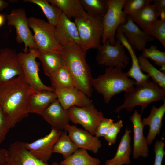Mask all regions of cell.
I'll return each mask as SVG.
<instances>
[{
	"label": "cell",
	"mask_w": 165,
	"mask_h": 165,
	"mask_svg": "<svg viewBox=\"0 0 165 165\" xmlns=\"http://www.w3.org/2000/svg\"><path fill=\"white\" fill-rule=\"evenodd\" d=\"M39 52L38 58L41 62L45 74L49 77L63 66L61 53Z\"/></svg>",
	"instance_id": "4316f807"
},
{
	"label": "cell",
	"mask_w": 165,
	"mask_h": 165,
	"mask_svg": "<svg viewBox=\"0 0 165 165\" xmlns=\"http://www.w3.org/2000/svg\"><path fill=\"white\" fill-rule=\"evenodd\" d=\"M38 50H30L27 53H18V60L21 67L23 76L26 82L37 91H54L51 86H47L41 81L39 76V64L36 59L39 54Z\"/></svg>",
	"instance_id": "52a82bcc"
},
{
	"label": "cell",
	"mask_w": 165,
	"mask_h": 165,
	"mask_svg": "<svg viewBox=\"0 0 165 165\" xmlns=\"http://www.w3.org/2000/svg\"><path fill=\"white\" fill-rule=\"evenodd\" d=\"M42 116L52 128L61 131L64 129L70 121L67 110L63 107L57 99L49 105Z\"/></svg>",
	"instance_id": "ffe728a7"
},
{
	"label": "cell",
	"mask_w": 165,
	"mask_h": 165,
	"mask_svg": "<svg viewBox=\"0 0 165 165\" xmlns=\"http://www.w3.org/2000/svg\"><path fill=\"white\" fill-rule=\"evenodd\" d=\"M8 151L6 162L2 165H60L56 162L49 164L38 160L25 148L23 142L11 144Z\"/></svg>",
	"instance_id": "9a60e30c"
},
{
	"label": "cell",
	"mask_w": 165,
	"mask_h": 165,
	"mask_svg": "<svg viewBox=\"0 0 165 165\" xmlns=\"http://www.w3.org/2000/svg\"><path fill=\"white\" fill-rule=\"evenodd\" d=\"M123 126V122L121 120H120L114 123L109 128L104 137L109 146L116 143L118 134Z\"/></svg>",
	"instance_id": "8d00e7d4"
},
{
	"label": "cell",
	"mask_w": 165,
	"mask_h": 165,
	"mask_svg": "<svg viewBox=\"0 0 165 165\" xmlns=\"http://www.w3.org/2000/svg\"><path fill=\"white\" fill-rule=\"evenodd\" d=\"M160 100L165 101V90L153 81H150L145 85L136 86L125 92L123 103L114 112H119L124 108L131 111L136 106L139 105L142 112L150 103Z\"/></svg>",
	"instance_id": "277c9868"
},
{
	"label": "cell",
	"mask_w": 165,
	"mask_h": 165,
	"mask_svg": "<svg viewBox=\"0 0 165 165\" xmlns=\"http://www.w3.org/2000/svg\"><path fill=\"white\" fill-rule=\"evenodd\" d=\"M85 11L90 15L103 17L108 7V0H79Z\"/></svg>",
	"instance_id": "d6a6232c"
},
{
	"label": "cell",
	"mask_w": 165,
	"mask_h": 165,
	"mask_svg": "<svg viewBox=\"0 0 165 165\" xmlns=\"http://www.w3.org/2000/svg\"><path fill=\"white\" fill-rule=\"evenodd\" d=\"M8 152V150L5 149H0V165L6 162Z\"/></svg>",
	"instance_id": "b9f144b4"
},
{
	"label": "cell",
	"mask_w": 165,
	"mask_h": 165,
	"mask_svg": "<svg viewBox=\"0 0 165 165\" xmlns=\"http://www.w3.org/2000/svg\"><path fill=\"white\" fill-rule=\"evenodd\" d=\"M116 36L117 39L127 49L131 59L132 65L129 71L126 72L127 76L134 80V85L136 86L143 85L148 83L150 81L149 79L150 77L148 75L143 73L141 71L134 49L120 31L117 30Z\"/></svg>",
	"instance_id": "d6986e66"
},
{
	"label": "cell",
	"mask_w": 165,
	"mask_h": 165,
	"mask_svg": "<svg viewBox=\"0 0 165 165\" xmlns=\"http://www.w3.org/2000/svg\"><path fill=\"white\" fill-rule=\"evenodd\" d=\"M9 5L8 3L3 0H0V11H2Z\"/></svg>",
	"instance_id": "7bdbcfd3"
},
{
	"label": "cell",
	"mask_w": 165,
	"mask_h": 165,
	"mask_svg": "<svg viewBox=\"0 0 165 165\" xmlns=\"http://www.w3.org/2000/svg\"><path fill=\"white\" fill-rule=\"evenodd\" d=\"M165 113V101L159 108L152 106L149 116L141 119V123L144 127L148 125L149 127L148 133L146 138L148 145L152 143L157 135L160 134Z\"/></svg>",
	"instance_id": "7402d4cb"
},
{
	"label": "cell",
	"mask_w": 165,
	"mask_h": 165,
	"mask_svg": "<svg viewBox=\"0 0 165 165\" xmlns=\"http://www.w3.org/2000/svg\"><path fill=\"white\" fill-rule=\"evenodd\" d=\"M67 111L70 121L81 125L94 136L99 123L104 117L102 112L95 108L93 102L82 107L72 106Z\"/></svg>",
	"instance_id": "8fae6325"
},
{
	"label": "cell",
	"mask_w": 165,
	"mask_h": 165,
	"mask_svg": "<svg viewBox=\"0 0 165 165\" xmlns=\"http://www.w3.org/2000/svg\"><path fill=\"white\" fill-rule=\"evenodd\" d=\"M87 51L81 46H72L63 47L61 54L63 65L72 76L75 87L90 97L93 91V78L86 61Z\"/></svg>",
	"instance_id": "7a4b0ae2"
},
{
	"label": "cell",
	"mask_w": 165,
	"mask_h": 165,
	"mask_svg": "<svg viewBox=\"0 0 165 165\" xmlns=\"http://www.w3.org/2000/svg\"><path fill=\"white\" fill-rule=\"evenodd\" d=\"M5 18V17L4 15L0 14V27L2 26L4 24Z\"/></svg>",
	"instance_id": "ee69618b"
},
{
	"label": "cell",
	"mask_w": 165,
	"mask_h": 165,
	"mask_svg": "<svg viewBox=\"0 0 165 165\" xmlns=\"http://www.w3.org/2000/svg\"><path fill=\"white\" fill-rule=\"evenodd\" d=\"M130 133V130L127 127L115 156L107 160L105 163V165H128L131 163L130 156L132 149Z\"/></svg>",
	"instance_id": "603a6c76"
},
{
	"label": "cell",
	"mask_w": 165,
	"mask_h": 165,
	"mask_svg": "<svg viewBox=\"0 0 165 165\" xmlns=\"http://www.w3.org/2000/svg\"><path fill=\"white\" fill-rule=\"evenodd\" d=\"M160 15L153 4H149L129 16L134 23L145 31L155 23Z\"/></svg>",
	"instance_id": "484cf974"
},
{
	"label": "cell",
	"mask_w": 165,
	"mask_h": 165,
	"mask_svg": "<svg viewBox=\"0 0 165 165\" xmlns=\"http://www.w3.org/2000/svg\"><path fill=\"white\" fill-rule=\"evenodd\" d=\"M152 0H126L123 6V12L126 16L135 13L146 5Z\"/></svg>",
	"instance_id": "d590c367"
},
{
	"label": "cell",
	"mask_w": 165,
	"mask_h": 165,
	"mask_svg": "<svg viewBox=\"0 0 165 165\" xmlns=\"http://www.w3.org/2000/svg\"><path fill=\"white\" fill-rule=\"evenodd\" d=\"M98 158L93 157L87 150L79 148L71 155L60 162V165H100Z\"/></svg>",
	"instance_id": "83f0119b"
},
{
	"label": "cell",
	"mask_w": 165,
	"mask_h": 165,
	"mask_svg": "<svg viewBox=\"0 0 165 165\" xmlns=\"http://www.w3.org/2000/svg\"><path fill=\"white\" fill-rule=\"evenodd\" d=\"M29 26L33 30V39L37 50L40 52L61 53L63 47L55 37V27L39 18H28Z\"/></svg>",
	"instance_id": "5b68a950"
},
{
	"label": "cell",
	"mask_w": 165,
	"mask_h": 165,
	"mask_svg": "<svg viewBox=\"0 0 165 165\" xmlns=\"http://www.w3.org/2000/svg\"><path fill=\"white\" fill-rule=\"evenodd\" d=\"M55 38L63 47L72 46H82L76 24L62 13L56 27Z\"/></svg>",
	"instance_id": "5bb4252c"
},
{
	"label": "cell",
	"mask_w": 165,
	"mask_h": 165,
	"mask_svg": "<svg viewBox=\"0 0 165 165\" xmlns=\"http://www.w3.org/2000/svg\"><path fill=\"white\" fill-rule=\"evenodd\" d=\"M144 31L148 35L157 38L165 48V20L158 19Z\"/></svg>",
	"instance_id": "e575fe53"
},
{
	"label": "cell",
	"mask_w": 165,
	"mask_h": 165,
	"mask_svg": "<svg viewBox=\"0 0 165 165\" xmlns=\"http://www.w3.org/2000/svg\"><path fill=\"white\" fill-rule=\"evenodd\" d=\"M79 148L72 141L66 131L61 134L55 144L53 153L61 154L64 159L74 152Z\"/></svg>",
	"instance_id": "1f68e13d"
},
{
	"label": "cell",
	"mask_w": 165,
	"mask_h": 165,
	"mask_svg": "<svg viewBox=\"0 0 165 165\" xmlns=\"http://www.w3.org/2000/svg\"><path fill=\"white\" fill-rule=\"evenodd\" d=\"M114 123V120L113 119L104 117L97 127L95 136L98 138L104 137Z\"/></svg>",
	"instance_id": "f35d334b"
},
{
	"label": "cell",
	"mask_w": 165,
	"mask_h": 165,
	"mask_svg": "<svg viewBox=\"0 0 165 165\" xmlns=\"http://www.w3.org/2000/svg\"><path fill=\"white\" fill-rule=\"evenodd\" d=\"M165 65H164L161 67V68L160 70V71H163V72L165 73Z\"/></svg>",
	"instance_id": "f6af8a7d"
},
{
	"label": "cell",
	"mask_w": 165,
	"mask_h": 165,
	"mask_svg": "<svg viewBox=\"0 0 165 165\" xmlns=\"http://www.w3.org/2000/svg\"><path fill=\"white\" fill-rule=\"evenodd\" d=\"M23 75L18 53L14 49L5 48L0 49V85Z\"/></svg>",
	"instance_id": "7c38bea8"
},
{
	"label": "cell",
	"mask_w": 165,
	"mask_h": 165,
	"mask_svg": "<svg viewBox=\"0 0 165 165\" xmlns=\"http://www.w3.org/2000/svg\"><path fill=\"white\" fill-rule=\"evenodd\" d=\"M35 91L26 82L23 75L0 85V105L10 129L28 117L29 98Z\"/></svg>",
	"instance_id": "6da1fadb"
},
{
	"label": "cell",
	"mask_w": 165,
	"mask_h": 165,
	"mask_svg": "<svg viewBox=\"0 0 165 165\" xmlns=\"http://www.w3.org/2000/svg\"><path fill=\"white\" fill-rule=\"evenodd\" d=\"M126 23L120 25L117 30L120 31L134 49L141 51L145 48L147 43L154 39V37L142 30L128 16Z\"/></svg>",
	"instance_id": "2e32d148"
},
{
	"label": "cell",
	"mask_w": 165,
	"mask_h": 165,
	"mask_svg": "<svg viewBox=\"0 0 165 165\" xmlns=\"http://www.w3.org/2000/svg\"><path fill=\"white\" fill-rule=\"evenodd\" d=\"M141 55L150 58L158 66L165 65V52L159 50L156 46L152 45L148 48H145L142 50Z\"/></svg>",
	"instance_id": "836d02e7"
},
{
	"label": "cell",
	"mask_w": 165,
	"mask_h": 165,
	"mask_svg": "<svg viewBox=\"0 0 165 165\" xmlns=\"http://www.w3.org/2000/svg\"><path fill=\"white\" fill-rule=\"evenodd\" d=\"M134 82V80L128 77L122 69L106 67L104 74L93 79L92 85L103 96L105 102L107 104L115 95L133 89Z\"/></svg>",
	"instance_id": "3957f363"
},
{
	"label": "cell",
	"mask_w": 165,
	"mask_h": 165,
	"mask_svg": "<svg viewBox=\"0 0 165 165\" xmlns=\"http://www.w3.org/2000/svg\"><path fill=\"white\" fill-rule=\"evenodd\" d=\"M140 69L151 77L153 81L165 90V74L157 69L149 61L147 58L140 55L138 57Z\"/></svg>",
	"instance_id": "4dcf8cb0"
},
{
	"label": "cell",
	"mask_w": 165,
	"mask_h": 165,
	"mask_svg": "<svg viewBox=\"0 0 165 165\" xmlns=\"http://www.w3.org/2000/svg\"><path fill=\"white\" fill-rule=\"evenodd\" d=\"M142 113H139L135 109L130 118L133 125L134 132L133 157L134 159L140 156L146 158L148 156L149 149L146 138L143 134L144 126L141 123Z\"/></svg>",
	"instance_id": "ac0fdd59"
},
{
	"label": "cell",
	"mask_w": 165,
	"mask_h": 165,
	"mask_svg": "<svg viewBox=\"0 0 165 165\" xmlns=\"http://www.w3.org/2000/svg\"><path fill=\"white\" fill-rule=\"evenodd\" d=\"M68 133L72 141L79 148L97 153L102 146L99 138L93 135L86 130L77 128L75 125L69 124L64 129Z\"/></svg>",
	"instance_id": "e0dca14e"
},
{
	"label": "cell",
	"mask_w": 165,
	"mask_h": 165,
	"mask_svg": "<svg viewBox=\"0 0 165 165\" xmlns=\"http://www.w3.org/2000/svg\"><path fill=\"white\" fill-rule=\"evenodd\" d=\"M24 2H29L38 6L47 18L48 22L55 27L63 12L58 7L50 4L47 0H25Z\"/></svg>",
	"instance_id": "f546056e"
},
{
	"label": "cell",
	"mask_w": 165,
	"mask_h": 165,
	"mask_svg": "<svg viewBox=\"0 0 165 165\" xmlns=\"http://www.w3.org/2000/svg\"><path fill=\"white\" fill-rule=\"evenodd\" d=\"M87 14L84 18L74 19L82 46L87 50L97 49L101 46L103 29V17H95Z\"/></svg>",
	"instance_id": "8992f818"
},
{
	"label": "cell",
	"mask_w": 165,
	"mask_h": 165,
	"mask_svg": "<svg viewBox=\"0 0 165 165\" xmlns=\"http://www.w3.org/2000/svg\"><path fill=\"white\" fill-rule=\"evenodd\" d=\"M6 18L7 24L13 26L16 29V42L18 43H24V52L27 53L30 50H38L29 28L25 9L23 8L13 9L6 15Z\"/></svg>",
	"instance_id": "30bf717a"
},
{
	"label": "cell",
	"mask_w": 165,
	"mask_h": 165,
	"mask_svg": "<svg viewBox=\"0 0 165 165\" xmlns=\"http://www.w3.org/2000/svg\"><path fill=\"white\" fill-rule=\"evenodd\" d=\"M52 87L54 91L75 87L73 78L64 66L55 72L50 77Z\"/></svg>",
	"instance_id": "f1b7e54d"
},
{
	"label": "cell",
	"mask_w": 165,
	"mask_h": 165,
	"mask_svg": "<svg viewBox=\"0 0 165 165\" xmlns=\"http://www.w3.org/2000/svg\"><path fill=\"white\" fill-rule=\"evenodd\" d=\"M61 133V130L52 128L45 136L31 143L24 142L25 148L38 160L46 163L51 158L55 144Z\"/></svg>",
	"instance_id": "4fadbf2b"
},
{
	"label": "cell",
	"mask_w": 165,
	"mask_h": 165,
	"mask_svg": "<svg viewBox=\"0 0 165 165\" xmlns=\"http://www.w3.org/2000/svg\"><path fill=\"white\" fill-rule=\"evenodd\" d=\"M55 92L57 99L66 110L73 106L82 107L93 102L85 94L75 87L61 89Z\"/></svg>",
	"instance_id": "44dd1931"
},
{
	"label": "cell",
	"mask_w": 165,
	"mask_h": 165,
	"mask_svg": "<svg viewBox=\"0 0 165 165\" xmlns=\"http://www.w3.org/2000/svg\"><path fill=\"white\" fill-rule=\"evenodd\" d=\"M124 46L118 39L114 45L107 41L97 49L96 60L100 65L125 69L129 63L130 57L127 55Z\"/></svg>",
	"instance_id": "9c48e42d"
},
{
	"label": "cell",
	"mask_w": 165,
	"mask_h": 165,
	"mask_svg": "<svg viewBox=\"0 0 165 165\" xmlns=\"http://www.w3.org/2000/svg\"><path fill=\"white\" fill-rule=\"evenodd\" d=\"M153 4L156 10L160 14L165 12V0H152Z\"/></svg>",
	"instance_id": "60d3db41"
},
{
	"label": "cell",
	"mask_w": 165,
	"mask_h": 165,
	"mask_svg": "<svg viewBox=\"0 0 165 165\" xmlns=\"http://www.w3.org/2000/svg\"><path fill=\"white\" fill-rule=\"evenodd\" d=\"M51 5L60 8L66 16L71 20L82 19L87 15L79 0H47Z\"/></svg>",
	"instance_id": "d4e9b609"
},
{
	"label": "cell",
	"mask_w": 165,
	"mask_h": 165,
	"mask_svg": "<svg viewBox=\"0 0 165 165\" xmlns=\"http://www.w3.org/2000/svg\"><path fill=\"white\" fill-rule=\"evenodd\" d=\"M126 0H108L107 12L103 17V33L101 42L107 41L114 45L116 32L119 26L126 23L127 16L123 12V6Z\"/></svg>",
	"instance_id": "ba28073f"
},
{
	"label": "cell",
	"mask_w": 165,
	"mask_h": 165,
	"mask_svg": "<svg viewBox=\"0 0 165 165\" xmlns=\"http://www.w3.org/2000/svg\"><path fill=\"white\" fill-rule=\"evenodd\" d=\"M10 129L9 123L0 105V145Z\"/></svg>",
	"instance_id": "ab89813d"
},
{
	"label": "cell",
	"mask_w": 165,
	"mask_h": 165,
	"mask_svg": "<svg viewBox=\"0 0 165 165\" xmlns=\"http://www.w3.org/2000/svg\"><path fill=\"white\" fill-rule=\"evenodd\" d=\"M57 99L54 91H35L30 96L28 103L29 113L42 115L46 108Z\"/></svg>",
	"instance_id": "cb8c5ba5"
},
{
	"label": "cell",
	"mask_w": 165,
	"mask_h": 165,
	"mask_svg": "<svg viewBox=\"0 0 165 165\" xmlns=\"http://www.w3.org/2000/svg\"><path fill=\"white\" fill-rule=\"evenodd\" d=\"M165 142L161 138L160 140H157L154 145V151L155 154V158L153 165H162L165 151L164 147Z\"/></svg>",
	"instance_id": "74e56055"
}]
</instances>
